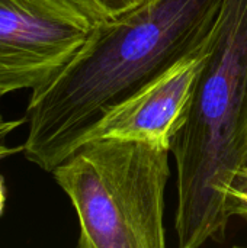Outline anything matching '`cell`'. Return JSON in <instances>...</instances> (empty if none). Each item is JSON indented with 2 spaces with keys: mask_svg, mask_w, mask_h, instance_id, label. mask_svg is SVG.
Wrapping results in <instances>:
<instances>
[{
  "mask_svg": "<svg viewBox=\"0 0 247 248\" xmlns=\"http://www.w3.org/2000/svg\"><path fill=\"white\" fill-rule=\"evenodd\" d=\"M224 0H146L102 17L86 42L26 106L25 158L52 171L95 126L214 29Z\"/></svg>",
  "mask_w": 247,
  "mask_h": 248,
  "instance_id": "1",
  "label": "cell"
},
{
  "mask_svg": "<svg viewBox=\"0 0 247 248\" xmlns=\"http://www.w3.org/2000/svg\"><path fill=\"white\" fill-rule=\"evenodd\" d=\"M181 248L223 241L230 198L247 163V0H224L211 54L172 145Z\"/></svg>",
  "mask_w": 247,
  "mask_h": 248,
  "instance_id": "2",
  "label": "cell"
},
{
  "mask_svg": "<svg viewBox=\"0 0 247 248\" xmlns=\"http://www.w3.org/2000/svg\"><path fill=\"white\" fill-rule=\"evenodd\" d=\"M170 145L95 138L51 173L79 218V248L166 247Z\"/></svg>",
  "mask_w": 247,
  "mask_h": 248,
  "instance_id": "3",
  "label": "cell"
},
{
  "mask_svg": "<svg viewBox=\"0 0 247 248\" xmlns=\"http://www.w3.org/2000/svg\"><path fill=\"white\" fill-rule=\"evenodd\" d=\"M102 17L89 0H0V96L48 81Z\"/></svg>",
  "mask_w": 247,
  "mask_h": 248,
  "instance_id": "4",
  "label": "cell"
},
{
  "mask_svg": "<svg viewBox=\"0 0 247 248\" xmlns=\"http://www.w3.org/2000/svg\"><path fill=\"white\" fill-rule=\"evenodd\" d=\"M217 23L194 51L112 109L95 126L87 141L130 138L172 145L175 135L186 122L199 76L213 49Z\"/></svg>",
  "mask_w": 247,
  "mask_h": 248,
  "instance_id": "5",
  "label": "cell"
},
{
  "mask_svg": "<svg viewBox=\"0 0 247 248\" xmlns=\"http://www.w3.org/2000/svg\"><path fill=\"white\" fill-rule=\"evenodd\" d=\"M26 118L23 119H6L3 113L0 112V160H4L6 157H10L16 154L17 151H23V147H10L7 142L9 135L19 128Z\"/></svg>",
  "mask_w": 247,
  "mask_h": 248,
  "instance_id": "6",
  "label": "cell"
},
{
  "mask_svg": "<svg viewBox=\"0 0 247 248\" xmlns=\"http://www.w3.org/2000/svg\"><path fill=\"white\" fill-rule=\"evenodd\" d=\"M89 1L95 6V9L102 16L111 17L124 13L146 0H89Z\"/></svg>",
  "mask_w": 247,
  "mask_h": 248,
  "instance_id": "7",
  "label": "cell"
},
{
  "mask_svg": "<svg viewBox=\"0 0 247 248\" xmlns=\"http://www.w3.org/2000/svg\"><path fill=\"white\" fill-rule=\"evenodd\" d=\"M240 198H247V163L236 179V183H234V187L231 192V198H230V209H231L233 202Z\"/></svg>",
  "mask_w": 247,
  "mask_h": 248,
  "instance_id": "8",
  "label": "cell"
},
{
  "mask_svg": "<svg viewBox=\"0 0 247 248\" xmlns=\"http://www.w3.org/2000/svg\"><path fill=\"white\" fill-rule=\"evenodd\" d=\"M231 215L239 217L247 221V198L236 199L231 205Z\"/></svg>",
  "mask_w": 247,
  "mask_h": 248,
  "instance_id": "9",
  "label": "cell"
},
{
  "mask_svg": "<svg viewBox=\"0 0 247 248\" xmlns=\"http://www.w3.org/2000/svg\"><path fill=\"white\" fill-rule=\"evenodd\" d=\"M4 203H6V192H4L3 180H1V177H0V215H1V212H3Z\"/></svg>",
  "mask_w": 247,
  "mask_h": 248,
  "instance_id": "10",
  "label": "cell"
}]
</instances>
